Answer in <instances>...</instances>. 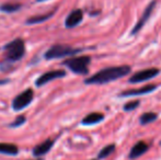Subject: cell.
Masks as SVG:
<instances>
[{"mask_svg":"<svg viewBox=\"0 0 161 160\" xmlns=\"http://www.w3.org/2000/svg\"><path fill=\"white\" fill-rule=\"evenodd\" d=\"M54 146V141L53 139H46L43 143L36 145L35 147L33 148V155L35 157H42L44 155H46L49 150L53 148Z\"/></svg>","mask_w":161,"mask_h":160,"instance_id":"cell-12","label":"cell"},{"mask_svg":"<svg viewBox=\"0 0 161 160\" xmlns=\"http://www.w3.org/2000/svg\"><path fill=\"white\" fill-rule=\"evenodd\" d=\"M156 4H157L156 0H153V1H151L150 3H149L148 6L146 7V9H145L144 12H142V15L140 17V19L138 20L137 23L134 25L133 30H131V32H130L131 35H136L140 30H142V28H144V25L147 23V22H148V20L150 19L151 14H153V10H155Z\"/></svg>","mask_w":161,"mask_h":160,"instance_id":"cell-7","label":"cell"},{"mask_svg":"<svg viewBox=\"0 0 161 160\" xmlns=\"http://www.w3.org/2000/svg\"><path fill=\"white\" fill-rule=\"evenodd\" d=\"M30 160H42V159H30Z\"/></svg>","mask_w":161,"mask_h":160,"instance_id":"cell-23","label":"cell"},{"mask_svg":"<svg viewBox=\"0 0 161 160\" xmlns=\"http://www.w3.org/2000/svg\"><path fill=\"white\" fill-rule=\"evenodd\" d=\"M115 145L114 144H110V145L105 146V147H103L101 150H100L99 155H97V160H101V159H104V158H108V156H111V155L113 154V152H115Z\"/></svg>","mask_w":161,"mask_h":160,"instance_id":"cell-17","label":"cell"},{"mask_svg":"<svg viewBox=\"0 0 161 160\" xmlns=\"http://www.w3.org/2000/svg\"><path fill=\"white\" fill-rule=\"evenodd\" d=\"M43 1H47V0H36V2H43Z\"/></svg>","mask_w":161,"mask_h":160,"instance_id":"cell-22","label":"cell"},{"mask_svg":"<svg viewBox=\"0 0 161 160\" xmlns=\"http://www.w3.org/2000/svg\"><path fill=\"white\" fill-rule=\"evenodd\" d=\"M26 122V118L24 115H19L15 118L14 121H12L10 124H9V127L11 128H15V127H20V126H22L24 123Z\"/></svg>","mask_w":161,"mask_h":160,"instance_id":"cell-19","label":"cell"},{"mask_svg":"<svg viewBox=\"0 0 161 160\" xmlns=\"http://www.w3.org/2000/svg\"><path fill=\"white\" fill-rule=\"evenodd\" d=\"M160 144H161V143H160Z\"/></svg>","mask_w":161,"mask_h":160,"instance_id":"cell-25","label":"cell"},{"mask_svg":"<svg viewBox=\"0 0 161 160\" xmlns=\"http://www.w3.org/2000/svg\"><path fill=\"white\" fill-rule=\"evenodd\" d=\"M83 20V12L81 9H75L72 10L69 14L67 15L65 20V26L67 29H72L76 28L77 25L82 22Z\"/></svg>","mask_w":161,"mask_h":160,"instance_id":"cell-9","label":"cell"},{"mask_svg":"<svg viewBox=\"0 0 161 160\" xmlns=\"http://www.w3.org/2000/svg\"><path fill=\"white\" fill-rule=\"evenodd\" d=\"M91 63V57L89 56H77L68 58L63 62V65L77 75H87L89 73V65Z\"/></svg>","mask_w":161,"mask_h":160,"instance_id":"cell-3","label":"cell"},{"mask_svg":"<svg viewBox=\"0 0 161 160\" xmlns=\"http://www.w3.org/2000/svg\"><path fill=\"white\" fill-rule=\"evenodd\" d=\"M82 51L81 48H75L69 45L64 44H56L49 47L44 54L45 59H58V58H64L66 56H72L75 54H78Z\"/></svg>","mask_w":161,"mask_h":160,"instance_id":"cell-4","label":"cell"},{"mask_svg":"<svg viewBox=\"0 0 161 160\" xmlns=\"http://www.w3.org/2000/svg\"><path fill=\"white\" fill-rule=\"evenodd\" d=\"M148 149H149V145L147 143H145V141H137V143L131 147L130 152H129V155H128V158L130 160H135V159L139 158L140 156L146 154Z\"/></svg>","mask_w":161,"mask_h":160,"instance_id":"cell-10","label":"cell"},{"mask_svg":"<svg viewBox=\"0 0 161 160\" xmlns=\"http://www.w3.org/2000/svg\"><path fill=\"white\" fill-rule=\"evenodd\" d=\"M66 76V71L65 70H51L47 71V73L43 74L42 76L36 79L35 81V86L36 87H42V86L46 85V83L51 82V81L55 80V79H59V78H64Z\"/></svg>","mask_w":161,"mask_h":160,"instance_id":"cell-8","label":"cell"},{"mask_svg":"<svg viewBox=\"0 0 161 160\" xmlns=\"http://www.w3.org/2000/svg\"><path fill=\"white\" fill-rule=\"evenodd\" d=\"M21 7V3H3L0 6V11L6 13H12L15 11H19Z\"/></svg>","mask_w":161,"mask_h":160,"instance_id":"cell-18","label":"cell"},{"mask_svg":"<svg viewBox=\"0 0 161 160\" xmlns=\"http://www.w3.org/2000/svg\"><path fill=\"white\" fill-rule=\"evenodd\" d=\"M92 160H97V159H92Z\"/></svg>","mask_w":161,"mask_h":160,"instance_id":"cell-24","label":"cell"},{"mask_svg":"<svg viewBox=\"0 0 161 160\" xmlns=\"http://www.w3.org/2000/svg\"><path fill=\"white\" fill-rule=\"evenodd\" d=\"M160 74V69L158 68H148L144 69V70H139L136 74H134L130 78L128 79L129 83H140L145 82V81H148L153 78L157 77Z\"/></svg>","mask_w":161,"mask_h":160,"instance_id":"cell-6","label":"cell"},{"mask_svg":"<svg viewBox=\"0 0 161 160\" xmlns=\"http://www.w3.org/2000/svg\"><path fill=\"white\" fill-rule=\"evenodd\" d=\"M157 89L156 85H148L145 87L138 88V89H130L127 91H123L122 93L119 94V97H135V96H142V94L150 93Z\"/></svg>","mask_w":161,"mask_h":160,"instance_id":"cell-11","label":"cell"},{"mask_svg":"<svg viewBox=\"0 0 161 160\" xmlns=\"http://www.w3.org/2000/svg\"><path fill=\"white\" fill-rule=\"evenodd\" d=\"M158 119V114L155 112H146L139 118V123L142 125H147V124H150L153 122H155Z\"/></svg>","mask_w":161,"mask_h":160,"instance_id":"cell-16","label":"cell"},{"mask_svg":"<svg viewBox=\"0 0 161 160\" xmlns=\"http://www.w3.org/2000/svg\"><path fill=\"white\" fill-rule=\"evenodd\" d=\"M103 120H104L103 114L93 112V113H90L87 116H85L82 119V121H81V124L82 125H94V124L100 123V122H102Z\"/></svg>","mask_w":161,"mask_h":160,"instance_id":"cell-13","label":"cell"},{"mask_svg":"<svg viewBox=\"0 0 161 160\" xmlns=\"http://www.w3.org/2000/svg\"><path fill=\"white\" fill-rule=\"evenodd\" d=\"M0 154L8 156H17L19 154V148L14 144L0 143Z\"/></svg>","mask_w":161,"mask_h":160,"instance_id":"cell-14","label":"cell"},{"mask_svg":"<svg viewBox=\"0 0 161 160\" xmlns=\"http://www.w3.org/2000/svg\"><path fill=\"white\" fill-rule=\"evenodd\" d=\"M34 99V91L33 89L29 88V89L24 90L20 94H18L12 101V109L14 111H21V110L25 109L26 107L32 103Z\"/></svg>","mask_w":161,"mask_h":160,"instance_id":"cell-5","label":"cell"},{"mask_svg":"<svg viewBox=\"0 0 161 160\" xmlns=\"http://www.w3.org/2000/svg\"><path fill=\"white\" fill-rule=\"evenodd\" d=\"M129 73H130V67L127 65L108 67V68L101 69L93 76L86 79L85 83L86 85H105V83L121 79L127 76Z\"/></svg>","mask_w":161,"mask_h":160,"instance_id":"cell-1","label":"cell"},{"mask_svg":"<svg viewBox=\"0 0 161 160\" xmlns=\"http://www.w3.org/2000/svg\"><path fill=\"white\" fill-rule=\"evenodd\" d=\"M55 14V11L53 12H48L45 13V14H40V15H34V17H31L26 20L25 24H29V25H32V24H37V23H42V22L47 21L48 19H51L53 15Z\"/></svg>","mask_w":161,"mask_h":160,"instance_id":"cell-15","label":"cell"},{"mask_svg":"<svg viewBox=\"0 0 161 160\" xmlns=\"http://www.w3.org/2000/svg\"><path fill=\"white\" fill-rule=\"evenodd\" d=\"M8 82V80H6V79H3L2 81H0V85H2V83H7Z\"/></svg>","mask_w":161,"mask_h":160,"instance_id":"cell-21","label":"cell"},{"mask_svg":"<svg viewBox=\"0 0 161 160\" xmlns=\"http://www.w3.org/2000/svg\"><path fill=\"white\" fill-rule=\"evenodd\" d=\"M3 49L8 62H19L25 54V44L22 39H15L4 45Z\"/></svg>","mask_w":161,"mask_h":160,"instance_id":"cell-2","label":"cell"},{"mask_svg":"<svg viewBox=\"0 0 161 160\" xmlns=\"http://www.w3.org/2000/svg\"><path fill=\"white\" fill-rule=\"evenodd\" d=\"M139 103H140L139 100H133V101H130V102L125 103L124 107H123V110L126 112H130V111H133V110L137 109L138 105H139Z\"/></svg>","mask_w":161,"mask_h":160,"instance_id":"cell-20","label":"cell"}]
</instances>
